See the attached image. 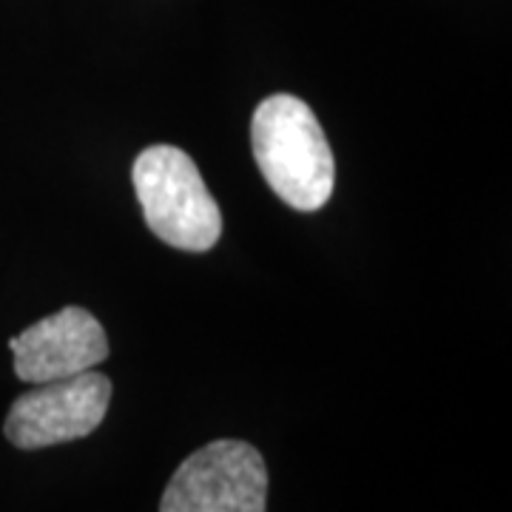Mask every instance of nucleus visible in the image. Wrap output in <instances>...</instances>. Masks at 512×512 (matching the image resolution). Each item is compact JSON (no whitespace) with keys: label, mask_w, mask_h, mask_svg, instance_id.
I'll return each mask as SVG.
<instances>
[{"label":"nucleus","mask_w":512,"mask_h":512,"mask_svg":"<svg viewBox=\"0 0 512 512\" xmlns=\"http://www.w3.org/2000/svg\"><path fill=\"white\" fill-rule=\"evenodd\" d=\"M20 382L43 384L86 373L109 359L103 325L86 308L69 305L9 339Z\"/></svg>","instance_id":"obj_5"},{"label":"nucleus","mask_w":512,"mask_h":512,"mask_svg":"<svg viewBox=\"0 0 512 512\" xmlns=\"http://www.w3.org/2000/svg\"><path fill=\"white\" fill-rule=\"evenodd\" d=\"M131 183L146 225L165 245L205 254L220 242V205L183 148L163 143L146 148L131 165Z\"/></svg>","instance_id":"obj_2"},{"label":"nucleus","mask_w":512,"mask_h":512,"mask_svg":"<svg viewBox=\"0 0 512 512\" xmlns=\"http://www.w3.org/2000/svg\"><path fill=\"white\" fill-rule=\"evenodd\" d=\"M111 382L103 373H77L37 384L9 407L6 439L18 450H43L92 436L109 413Z\"/></svg>","instance_id":"obj_4"},{"label":"nucleus","mask_w":512,"mask_h":512,"mask_svg":"<svg viewBox=\"0 0 512 512\" xmlns=\"http://www.w3.org/2000/svg\"><path fill=\"white\" fill-rule=\"evenodd\" d=\"M160 512H268V467L254 444L217 439L185 458Z\"/></svg>","instance_id":"obj_3"},{"label":"nucleus","mask_w":512,"mask_h":512,"mask_svg":"<svg viewBox=\"0 0 512 512\" xmlns=\"http://www.w3.org/2000/svg\"><path fill=\"white\" fill-rule=\"evenodd\" d=\"M251 146L265 183L296 211H319L333 194L336 163L313 109L293 94H271L254 111Z\"/></svg>","instance_id":"obj_1"}]
</instances>
